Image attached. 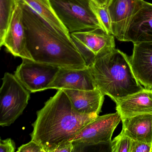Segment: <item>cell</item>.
I'll use <instances>...</instances> for the list:
<instances>
[{"label": "cell", "mask_w": 152, "mask_h": 152, "mask_svg": "<svg viewBox=\"0 0 152 152\" xmlns=\"http://www.w3.org/2000/svg\"><path fill=\"white\" fill-rule=\"evenodd\" d=\"M29 6L41 17L50 24L55 29L67 35H70L65 26L62 24L51 7L42 0H20Z\"/></svg>", "instance_id": "e0dca14e"}, {"label": "cell", "mask_w": 152, "mask_h": 152, "mask_svg": "<svg viewBox=\"0 0 152 152\" xmlns=\"http://www.w3.org/2000/svg\"><path fill=\"white\" fill-rule=\"evenodd\" d=\"M17 152H45L39 145L33 140L18 148Z\"/></svg>", "instance_id": "7402d4cb"}, {"label": "cell", "mask_w": 152, "mask_h": 152, "mask_svg": "<svg viewBox=\"0 0 152 152\" xmlns=\"http://www.w3.org/2000/svg\"><path fill=\"white\" fill-rule=\"evenodd\" d=\"M121 121L118 112L99 116L84 126L72 140L75 148L99 144L110 145L115 129Z\"/></svg>", "instance_id": "8992f818"}, {"label": "cell", "mask_w": 152, "mask_h": 152, "mask_svg": "<svg viewBox=\"0 0 152 152\" xmlns=\"http://www.w3.org/2000/svg\"><path fill=\"white\" fill-rule=\"evenodd\" d=\"M77 47L87 49L96 56H101L115 48L114 36L101 30H90L71 34Z\"/></svg>", "instance_id": "8fae6325"}, {"label": "cell", "mask_w": 152, "mask_h": 152, "mask_svg": "<svg viewBox=\"0 0 152 152\" xmlns=\"http://www.w3.org/2000/svg\"><path fill=\"white\" fill-rule=\"evenodd\" d=\"M59 67L23 58L15 75L31 93L48 89L58 72Z\"/></svg>", "instance_id": "52a82bcc"}, {"label": "cell", "mask_w": 152, "mask_h": 152, "mask_svg": "<svg viewBox=\"0 0 152 152\" xmlns=\"http://www.w3.org/2000/svg\"><path fill=\"white\" fill-rule=\"evenodd\" d=\"M63 90L69 97L74 109L84 114H99L104 99L97 88L92 90Z\"/></svg>", "instance_id": "9a60e30c"}, {"label": "cell", "mask_w": 152, "mask_h": 152, "mask_svg": "<svg viewBox=\"0 0 152 152\" xmlns=\"http://www.w3.org/2000/svg\"><path fill=\"white\" fill-rule=\"evenodd\" d=\"M96 88L89 67L83 69L59 68L48 89L92 90Z\"/></svg>", "instance_id": "30bf717a"}, {"label": "cell", "mask_w": 152, "mask_h": 152, "mask_svg": "<svg viewBox=\"0 0 152 152\" xmlns=\"http://www.w3.org/2000/svg\"><path fill=\"white\" fill-rule=\"evenodd\" d=\"M3 46L14 56L31 60L27 50L23 7L20 0L18 1L9 26L0 44L1 48Z\"/></svg>", "instance_id": "ba28073f"}, {"label": "cell", "mask_w": 152, "mask_h": 152, "mask_svg": "<svg viewBox=\"0 0 152 152\" xmlns=\"http://www.w3.org/2000/svg\"><path fill=\"white\" fill-rule=\"evenodd\" d=\"M132 139L122 132L112 140L110 145L112 152H130Z\"/></svg>", "instance_id": "ffe728a7"}, {"label": "cell", "mask_w": 152, "mask_h": 152, "mask_svg": "<svg viewBox=\"0 0 152 152\" xmlns=\"http://www.w3.org/2000/svg\"><path fill=\"white\" fill-rule=\"evenodd\" d=\"M90 1L100 7H107L110 1V0H90Z\"/></svg>", "instance_id": "d4e9b609"}, {"label": "cell", "mask_w": 152, "mask_h": 152, "mask_svg": "<svg viewBox=\"0 0 152 152\" xmlns=\"http://www.w3.org/2000/svg\"><path fill=\"white\" fill-rule=\"evenodd\" d=\"M130 60L140 83L145 88L152 90V41L133 44Z\"/></svg>", "instance_id": "4fadbf2b"}, {"label": "cell", "mask_w": 152, "mask_h": 152, "mask_svg": "<svg viewBox=\"0 0 152 152\" xmlns=\"http://www.w3.org/2000/svg\"><path fill=\"white\" fill-rule=\"evenodd\" d=\"M88 67L96 88L115 104L145 88L134 75L130 57L115 48L96 58Z\"/></svg>", "instance_id": "3957f363"}, {"label": "cell", "mask_w": 152, "mask_h": 152, "mask_svg": "<svg viewBox=\"0 0 152 152\" xmlns=\"http://www.w3.org/2000/svg\"><path fill=\"white\" fill-rule=\"evenodd\" d=\"M152 41V4L145 1L133 16L124 35V42L133 44Z\"/></svg>", "instance_id": "7c38bea8"}, {"label": "cell", "mask_w": 152, "mask_h": 152, "mask_svg": "<svg viewBox=\"0 0 152 152\" xmlns=\"http://www.w3.org/2000/svg\"><path fill=\"white\" fill-rule=\"evenodd\" d=\"M20 1L27 50L31 60L66 69L88 67L71 34L57 31L29 6Z\"/></svg>", "instance_id": "6da1fadb"}, {"label": "cell", "mask_w": 152, "mask_h": 152, "mask_svg": "<svg viewBox=\"0 0 152 152\" xmlns=\"http://www.w3.org/2000/svg\"><path fill=\"white\" fill-rule=\"evenodd\" d=\"M51 8L69 33L86 30L104 31L90 0H49Z\"/></svg>", "instance_id": "277c9868"}, {"label": "cell", "mask_w": 152, "mask_h": 152, "mask_svg": "<svg viewBox=\"0 0 152 152\" xmlns=\"http://www.w3.org/2000/svg\"><path fill=\"white\" fill-rule=\"evenodd\" d=\"M15 144L11 138L1 140L0 152H15Z\"/></svg>", "instance_id": "603a6c76"}, {"label": "cell", "mask_w": 152, "mask_h": 152, "mask_svg": "<svg viewBox=\"0 0 152 152\" xmlns=\"http://www.w3.org/2000/svg\"><path fill=\"white\" fill-rule=\"evenodd\" d=\"M98 116L96 114L77 112L66 93L58 90L37 112V119L32 124L31 140L45 152H55L58 148L72 142L84 126Z\"/></svg>", "instance_id": "7a4b0ae2"}, {"label": "cell", "mask_w": 152, "mask_h": 152, "mask_svg": "<svg viewBox=\"0 0 152 152\" xmlns=\"http://www.w3.org/2000/svg\"><path fill=\"white\" fill-rule=\"evenodd\" d=\"M0 89V125L9 126L23 114L31 92L15 76L5 73Z\"/></svg>", "instance_id": "5b68a950"}, {"label": "cell", "mask_w": 152, "mask_h": 152, "mask_svg": "<svg viewBox=\"0 0 152 152\" xmlns=\"http://www.w3.org/2000/svg\"><path fill=\"white\" fill-rule=\"evenodd\" d=\"M121 132L132 140L152 144V114L121 120Z\"/></svg>", "instance_id": "2e32d148"}, {"label": "cell", "mask_w": 152, "mask_h": 152, "mask_svg": "<svg viewBox=\"0 0 152 152\" xmlns=\"http://www.w3.org/2000/svg\"><path fill=\"white\" fill-rule=\"evenodd\" d=\"M152 144L132 140L130 152H152Z\"/></svg>", "instance_id": "44dd1931"}, {"label": "cell", "mask_w": 152, "mask_h": 152, "mask_svg": "<svg viewBox=\"0 0 152 152\" xmlns=\"http://www.w3.org/2000/svg\"><path fill=\"white\" fill-rule=\"evenodd\" d=\"M42 1H43L44 3H46V4H47V5H48V6L51 7V6H50V3L49 1V0H42Z\"/></svg>", "instance_id": "484cf974"}, {"label": "cell", "mask_w": 152, "mask_h": 152, "mask_svg": "<svg viewBox=\"0 0 152 152\" xmlns=\"http://www.w3.org/2000/svg\"><path fill=\"white\" fill-rule=\"evenodd\" d=\"M143 0H110L107 6L111 18L113 34L124 42V34L132 18L142 7Z\"/></svg>", "instance_id": "9c48e42d"}, {"label": "cell", "mask_w": 152, "mask_h": 152, "mask_svg": "<svg viewBox=\"0 0 152 152\" xmlns=\"http://www.w3.org/2000/svg\"><path fill=\"white\" fill-rule=\"evenodd\" d=\"M75 152V147L72 142L69 143L64 146L58 148L56 149L55 152Z\"/></svg>", "instance_id": "cb8c5ba5"}, {"label": "cell", "mask_w": 152, "mask_h": 152, "mask_svg": "<svg viewBox=\"0 0 152 152\" xmlns=\"http://www.w3.org/2000/svg\"><path fill=\"white\" fill-rule=\"evenodd\" d=\"M18 0H0V44L3 41Z\"/></svg>", "instance_id": "ac0fdd59"}, {"label": "cell", "mask_w": 152, "mask_h": 152, "mask_svg": "<svg viewBox=\"0 0 152 152\" xmlns=\"http://www.w3.org/2000/svg\"><path fill=\"white\" fill-rule=\"evenodd\" d=\"M116 111L121 120L147 114H152V90L144 88L128 96L116 103Z\"/></svg>", "instance_id": "5bb4252c"}, {"label": "cell", "mask_w": 152, "mask_h": 152, "mask_svg": "<svg viewBox=\"0 0 152 152\" xmlns=\"http://www.w3.org/2000/svg\"><path fill=\"white\" fill-rule=\"evenodd\" d=\"M91 5L103 26L105 32L107 34H113L112 22L107 7H99L92 1L91 2Z\"/></svg>", "instance_id": "d6986e66"}]
</instances>
